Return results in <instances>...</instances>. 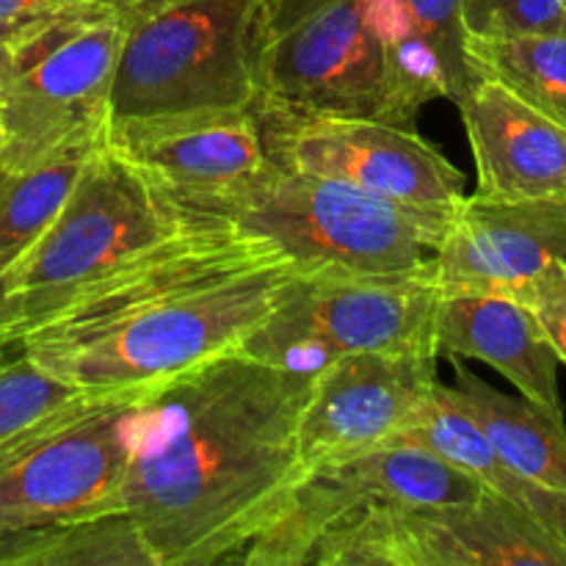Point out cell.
Returning <instances> with one entry per match:
<instances>
[{
  "label": "cell",
  "instance_id": "13",
  "mask_svg": "<svg viewBox=\"0 0 566 566\" xmlns=\"http://www.w3.org/2000/svg\"><path fill=\"white\" fill-rule=\"evenodd\" d=\"M434 357L354 352L313 368L298 412L296 448L302 473L329 459L387 446L434 392Z\"/></svg>",
  "mask_w": 566,
  "mask_h": 566
},
{
  "label": "cell",
  "instance_id": "9",
  "mask_svg": "<svg viewBox=\"0 0 566 566\" xmlns=\"http://www.w3.org/2000/svg\"><path fill=\"white\" fill-rule=\"evenodd\" d=\"M484 486L412 446L329 459L293 481L274 517L238 556L241 566H332L337 551L381 514L470 503Z\"/></svg>",
  "mask_w": 566,
  "mask_h": 566
},
{
  "label": "cell",
  "instance_id": "20",
  "mask_svg": "<svg viewBox=\"0 0 566 566\" xmlns=\"http://www.w3.org/2000/svg\"><path fill=\"white\" fill-rule=\"evenodd\" d=\"M464 59L475 77L501 83L566 127V33L464 36Z\"/></svg>",
  "mask_w": 566,
  "mask_h": 566
},
{
  "label": "cell",
  "instance_id": "15",
  "mask_svg": "<svg viewBox=\"0 0 566 566\" xmlns=\"http://www.w3.org/2000/svg\"><path fill=\"white\" fill-rule=\"evenodd\" d=\"M556 263L566 265V199L464 197L431 258V276L442 293L517 296Z\"/></svg>",
  "mask_w": 566,
  "mask_h": 566
},
{
  "label": "cell",
  "instance_id": "5",
  "mask_svg": "<svg viewBox=\"0 0 566 566\" xmlns=\"http://www.w3.org/2000/svg\"><path fill=\"white\" fill-rule=\"evenodd\" d=\"M197 213L263 232L298 271L348 274L426 271L451 221L271 160L254 180Z\"/></svg>",
  "mask_w": 566,
  "mask_h": 566
},
{
  "label": "cell",
  "instance_id": "16",
  "mask_svg": "<svg viewBox=\"0 0 566 566\" xmlns=\"http://www.w3.org/2000/svg\"><path fill=\"white\" fill-rule=\"evenodd\" d=\"M475 164V193L492 202L566 199V127L495 81L459 99Z\"/></svg>",
  "mask_w": 566,
  "mask_h": 566
},
{
  "label": "cell",
  "instance_id": "10",
  "mask_svg": "<svg viewBox=\"0 0 566 566\" xmlns=\"http://www.w3.org/2000/svg\"><path fill=\"white\" fill-rule=\"evenodd\" d=\"M440 298L431 265L415 274L298 271L241 352L287 368L354 352L437 359Z\"/></svg>",
  "mask_w": 566,
  "mask_h": 566
},
{
  "label": "cell",
  "instance_id": "29",
  "mask_svg": "<svg viewBox=\"0 0 566 566\" xmlns=\"http://www.w3.org/2000/svg\"><path fill=\"white\" fill-rule=\"evenodd\" d=\"M3 307H6V287H3V274H0V343H6V326H3Z\"/></svg>",
  "mask_w": 566,
  "mask_h": 566
},
{
  "label": "cell",
  "instance_id": "17",
  "mask_svg": "<svg viewBox=\"0 0 566 566\" xmlns=\"http://www.w3.org/2000/svg\"><path fill=\"white\" fill-rule=\"evenodd\" d=\"M437 352L479 359L506 376L520 396L564 415L558 354L528 304L501 293L451 291L437 307Z\"/></svg>",
  "mask_w": 566,
  "mask_h": 566
},
{
  "label": "cell",
  "instance_id": "25",
  "mask_svg": "<svg viewBox=\"0 0 566 566\" xmlns=\"http://www.w3.org/2000/svg\"><path fill=\"white\" fill-rule=\"evenodd\" d=\"M468 36L566 33V0H462Z\"/></svg>",
  "mask_w": 566,
  "mask_h": 566
},
{
  "label": "cell",
  "instance_id": "19",
  "mask_svg": "<svg viewBox=\"0 0 566 566\" xmlns=\"http://www.w3.org/2000/svg\"><path fill=\"white\" fill-rule=\"evenodd\" d=\"M99 144L70 147L33 166L0 164V274L48 230Z\"/></svg>",
  "mask_w": 566,
  "mask_h": 566
},
{
  "label": "cell",
  "instance_id": "3",
  "mask_svg": "<svg viewBox=\"0 0 566 566\" xmlns=\"http://www.w3.org/2000/svg\"><path fill=\"white\" fill-rule=\"evenodd\" d=\"M448 77L401 0H258L254 114L412 125Z\"/></svg>",
  "mask_w": 566,
  "mask_h": 566
},
{
  "label": "cell",
  "instance_id": "28",
  "mask_svg": "<svg viewBox=\"0 0 566 566\" xmlns=\"http://www.w3.org/2000/svg\"><path fill=\"white\" fill-rule=\"evenodd\" d=\"M77 3L83 0H0V39L9 36L17 28L31 25Z\"/></svg>",
  "mask_w": 566,
  "mask_h": 566
},
{
  "label": "cell",
  "instance_id": "11",
  "mask_svg": "<svg viewBox=\"0 0 566 566\" xmlns=\"http://www.w3.org/2000/svg\"><path fill=\"white\" fill-rule=\"evenodd\" d=\"M274 166L346 182L365 193L453 216L464 199V175L412 125L379 116H276L260 119Z\"/></svg>",
  "mask_w": 566,
  "mask_h": 566
},
{
  "label": "cell",
  "instance_id": "24",
  "mask_svg": "<svg viewBox=\"0 0 566 566\" xmlns=\"http://www.w3.org/2000/svg\"><path fill=\"white\" fill-rule=\"evenodd\" d=\"M401 6L446 72L448 88H451L448 99L459 103L479 81L464 59L468 31L462 22V0H401Z\"/></svg>",
  "mask_w": 566,
  "mask_h": 566
},
{
  "label": "cell",
  "instance_id": "2",
  "mask_svg": "<svg viewBox=\"0 0 566 566\" xmlns=\"http://www.w3.org/2000/svg\"><path fill=\"white\" fill-rule=\"evenodd\" d=\"M310 381L307 368L232 352L155 390L122 501L155 566L238 562L302 475Z\"/></svg>",
  "mask_w": 566,
  "mask_h": 566
},
{
  "label": "cell",
  "instance_id": "18",
  "mask_svg": "<svg viewBox=\"0 0 566 566\" xmlns=\"http://www.w3.org/2000/svg\"><path fill=\"white\" fill-rule=\"evenodd\" d=\"M453 363V396L479 420L506 468L534 484L566 492V423L564 415L536 407L528 398L495 390L459 363Z\"/></svg>",
  "mask_w": 566,
  "mask_h": 566
},
{
  "label": "cell",
  "instance_id": "26",
  "mask_svg": "<svg viewBox=\"0 0 566 566\" xmlns=\"http://www.w3.org/2000/svg\"><path fill=\"white\" fill-rule=\"evenodd\" d=\"M512 298H517V302L528 304L534 310L547 340L556 348L558 359L566 365V265H551L545 274L536 276L531 285H525Z\"/></svg>",
  "mask_w": 566,
  "mask_h": 566
},
{
  "label": "cell",
  "instance_id": "21",
  "mask_svg": "<svg viewBox=\"0 0 566 566\" xmlns=\"http://www.w3.org/2000/svg\"><path fill=\"white\" fill-rule=\"evenodd\" d=\"M387 446H412L479 481L484 490L512 501L523 475L503 464L479 420L459 403L453 390L437 381L434 392Z\"/></svg>",
  "mask_w": 566,
  "mask_h": 566
},
{
  "label": "cell",
  "instance_id": "8",
  "mask_svg": "<svg viewBox=\"0 0 566 566\" xmlns=\"http://www.w3.org/2000/svg\"><path fill=\"white\" fill-rule=\"evenodd\" d=\"M186 219L130 160L99 144L48 230L3 274L6 337L17 340L72 293Z\"/></svg>",
  "mask_w": 566,
  "mask_h": 566
},
{
  "label": "cell",
  "instance_id": "22",
  "mask_svg": "<svg viewBox=\"0 0 566 566\" xmlns=\"http://www.w3.org/2000/svg\"><path fill=\"white\" fill-rule=\"evenodd\" d=\"M0 566H155L127 514L0 536Z\"/></svg>",
  "mask_w": 566,
  "mask_h": 566
},
{
  "label": "cell",
  "instance_id": "6",
  "mask_svg": "<svg viewBox=\"0 0 566 566\" xmlns=\"http://www.w3.org/2000/svg\"><path fill=\"white\" fill-rule=\"evenodd\" d=\"M119 48L111 0H83L0 39V164L33 166L103 142Z\"/></svg>",
  "mask_w": 566,
  "mask_h": 566
},
{
  "label": "cell",
  "instance_id": "30",
  "mask_svg": "<svg viewBox=\"0 0 566 566\" xmlns=\"http://www.w3.org/2000/svg\"><path fill=\"white\" fill-rule=\"evenodd\" d=\"M6 147V127H3V116H0V153H3Z\"/></svg>",
  "mask_w": 566,
  "mask_h": 566
},
{
  "label": "cell",
  "instance_id": "14",
  "mask_svg": "<svg viewBox=\"0 0 566 566\" xmlns=\"http://www.w3.org/2000/svg\"><path fill=\"white\" fill-rule=\"evenodd\" d=\"M105 142L182 213L219 202L269 166L254 108L191 111L130 122L108 127Z\"/></svg>",
  "mask_w": 566,
  "mask_h": 566
},
{
  "label": "cell",
  "instance_id": "12",
  "mask_svg": "<svg viewBox=\"0 0 566 566\" xmlns=\"http://www.w3.org/2000/svg\"><path fill=\"white\" fill-rule=\"evenodd\" d=\"M332 566H566V547L523 506L484 490L470 503L381 514Z\"/></svg>",
  "mask_w": 566,
  "mask_h": 566
},
{
  "label": "cell",
  "instance_id": "27",
  "mask_svg": "<svg viewBox=\"0 0 566 566\" xmlns=\"http://www.w3.org/2000/svg\"><path fill=\"white\" fill-rule=\"evenodd\" d=\"M517 506H523L547 534L556 536L566 547V492L551 490V486L534 484V481H520L517 495L512 497Z\"/></svg>",
  "mask_w": 566,
  "mask_h": 566
},
{
  "label": "cell",
  "instance_id": "7",
  "mask_svg": "<svg viewBox=\"0 0 566 566\" xmlns=\"http://www.w3.org/2000/svg\"><path fill=\"white\" fill-rule=\"evenodd\" d=\"M153 392H81L0 442V536L125 514Z\"/></svg>",
  "mask_w": 566,
  "mask_h": 566
},
{
  "label": "cell",
  "instance_id": "1",
  "mask_svg": "<svg viewBox=\"0 0 566 566\" xmlns=\"http://www.w3.org/2000/svg\"><path fill=\"white\" fill-rule=\"evenodd\" d=\"M296 274L263 232L186 213L17 340L36 368L72 390L153 392L241 352Z\"/></svg>",
  "mask_w": 566,
  "mask_h": 566
},
{
  "label": "cell",
  "instance_id": "4",
  "mask_svg": "<svg viewBox=\"0 0 566 566\" xmlns=\"http://www.w3.org/2000/svg\"><path fill=\"white\" fill-rule=\"evenodd\" d=\"M122 48L108 127L191 111L254 108L258 0H111Z\"/></svg>",
  "mask_w": 566,
  "mask_h": 566
},
{
  "label": "cell",
  "instance_id": "23",
  "mask_svg": "<svg viewBox=\"0 0 566 566\" xmlns=\"http://www.w3.org/2000/svg\"><path fill=\"white\" fill-rule=\"evenodd\" d=\"M81 396L31 363L20 340L0 343V442Z\"/></svg>",
  "mask_w": 566,
  "mask_h": 566
}]
</instances>
